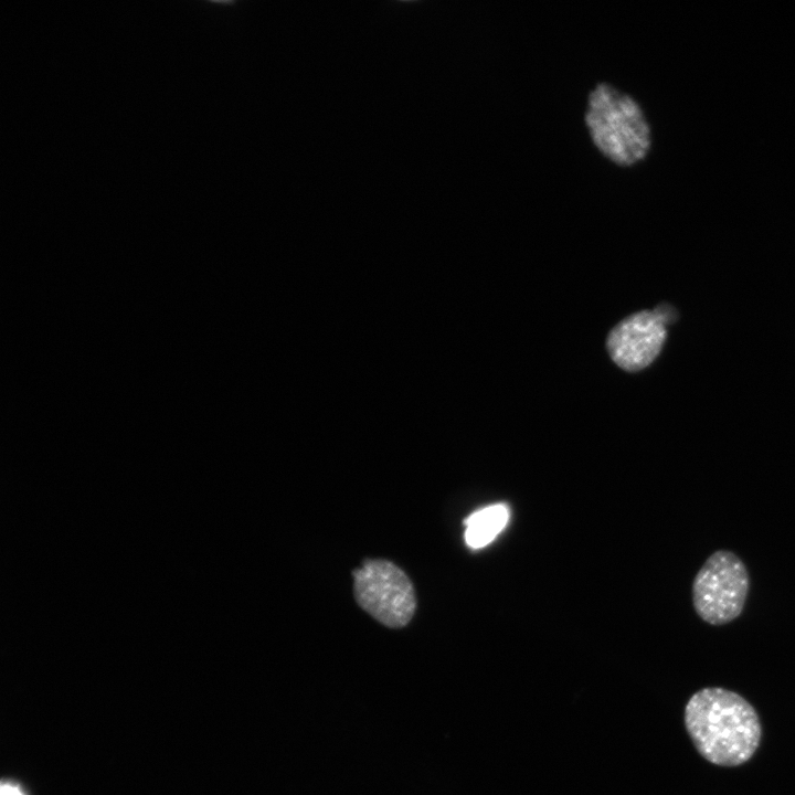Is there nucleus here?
Here are the masks:
<instances>
[{"label": "nucleus", "mask_w": 795, "mask_h": 795, "mask_svg": "<svg viewBox=\"0 0 795 795\" xmlns=\"http://www.w3.org/2000/svg\"><path fill=\"white\" fill-rule=\"evenodd\" d=\"M676 317L670 305L661 304L654 310L637 311L621 320L606 339L612 360L628 372L648 367L662 349L666 326Z\"/></svg>", "instance_id": "nucleus-5"}, {"label": "nucleus", "mask_w": 795, "mask_h": 795, "mask_svg": "<svg viewBox=\"0 0 795 795\" xmlns=\"http://www.w3.org/2000/svg\"><path fill=\"white\" fill-rule=\"evenodd\" d=\"M353 592L362 610L391 628L407 625L416 608L411 580L388 560H367L357 569Z\"/></svg>", "instance_id": "nucleus-4"}, {"label": "nucleus", "mask_w": 795, "mask_h": 795, "mask_svg": "<svg viewBox=\"0 0 795 795\" xmlns=\"http://www.w3.org/2000/svg\"><path fill=\"white\" fill-rule=\"evenodd\" d=\"M749 591L750 575L744 562L730 550H717L693 579L692 605L703 622L725 625L742 614Z\"/></svg>", "instance_id": "nucleus-3"}, {"label": "nucleus", "mask_w": 795, "mask_h": 795, "mask_svg": "<svg viewBox=\"0 0 795 795\" xmlns=\"http://www.w3.org/2000/svg\"><path fill=\"white\" fill-rule=\"evenodd\" d=\"M685 725L701 756L721 766L749 761L762 733L755 709L723 688H703L692 695L685 709Z\"/></svg>", "instance_id": "nucleus-1"}, {"label": "nucleus", "mask_w": 795, "mask_h": 795, "mask_svg": "<svg viewBox=\"0 0 795 795\" xmlns=\"http://www.w3.org/2000/svg\"><path fill=\"white\" fill-rule=\"evenodd\" d=\"M585 123L596 148L618 166L637 163L650 148V129L640 106L610 84L600 83L590 93Z\"/></svg>", "instance_id": "nucleus-2"}, {"label": "nucleus", "mask_w": 795, "mask_h": 795, "mask_svg": "<svg viewBox=\"0 0 795 795\" xmlns=\"http://www.w3.org/2000/svg\"><path fill=\"white\" fill-rule=\"evenodd\" d=\"M1 795H23L21 791L10 784H3L1 786Z\"/></svg>", "instance_id": "nucleus-7"}, {"label": "nucleus", "mask_w": 795, "mask_h": 795, "mask_svg": "<svg viewBox=\"0 0 795 795\" xmlns=\"http://www.w3.org/2000/svg\"><path fill=\"white\" fill-rule=\"evenodd\" d=\"M509 509L504 504L484 507L471 513L465 521V541L471 549L489 544L506 527Z\"/></svg>", "instance_id": "nucleus-6"}]
</instances>
